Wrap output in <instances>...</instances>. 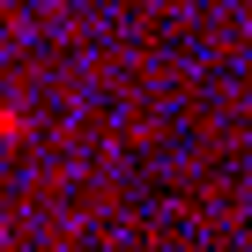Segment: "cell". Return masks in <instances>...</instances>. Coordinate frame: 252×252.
I'll use <instances>...</instances> for the list:
<instances>
[{"instance_id":"obj_1","label":"cell","mask_w":252,"mask_h":252,"mask_svg":"<svg viewBox=\"0 0 252 252\" xmlns=\"http://www.w3.org/2000/svg\"><path fill=\"white\" fill-rule=\"evenodd\" d=\"M0 141H23V111L15 104H0Z\"/></svg>"}]
</instances>
